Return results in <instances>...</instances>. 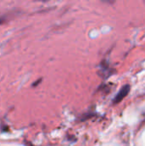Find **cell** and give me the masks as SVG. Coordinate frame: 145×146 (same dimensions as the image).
<instances>
[{"label":"cell","mask_w":145,"mask_h":146,"mask_svg":"<svg viewBox=\"0 0 145 146\" xmlns=\"http://www.w3.org/2000/svg\"><path fill=\"white\" fill-rule=\"evenodd\" d=\"M131 90V87L129 85H125L121 87V89L119 91V92L117 93V95L115 97L114 100H113V104H118L119 103H121L129 93Z\"/></svg>","instance_id":"6da1fadb"},{"label":"cell","mask_w":145,"mask_h":146,"mask_svg":"<svg viewBox=\"0 0 145 146\" xmlns=\"http://www.w3.org/2000/svg\"><path fill=\"white\" fill-rule=\"evenodd\" d=\"M19 14H20V12H18L16 10H13V11H9L7 13L0 15V25L7 23L8 21H9L11 19H13L15 15H17Z\"/></svg>","instance_id":"7a4b0ae2"},{"label":"cell","mask_w":145,"mask_h":146,"mask_svg":"<svg viewBox=\"0 0 145 146\" xmlns=\"http://www.w3.org/2000/svg\"><path fill=\"white\" fill-rule=\"evenodd\" d=\"M38 1H41V2H43V3H45V2H48V1H50V0H38Z\"/></svg>","instance_id":"3957f363"}]
</instances>
